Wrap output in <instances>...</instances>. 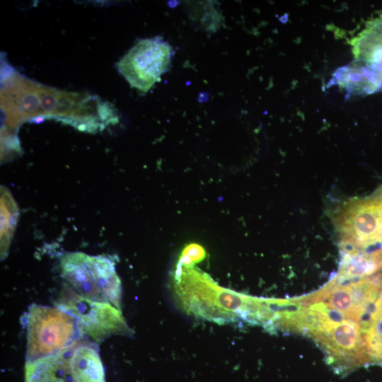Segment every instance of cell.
<instances>
[{
    "instance_id": "cell-1",
    "label": "cell",
    "mask_w": 382,
    "mask_h": 382,
    "mask_svg": "<svg viewBox=\"0 0 382 382\" xmlns=\"http://www.w3.org/2000/svg\"><path fill=\"white\" fill-rule=\"evenodd\" d=\"M177 283L175 293L190 314L217 322L240 318L259 324L261 320L264 299L223 289L208 279L193 284Z\"/></svg>"
},
{
    "instance_id": "cell-2",
    "label": "cell",
    "mask_w": 382,
    "mask_h": 382,
    "mask_svg": "<svg viewBox=\"0 0 382 382\" xmlns=\"http://www.w3.org/2000/svg\"><path fill=\"white\" fill-rule=\"evenodd\" d=\"M25 382H105L98 347L79 339L52 356L26 362Z\"/></svg>"
},
{
    "instance_id": "cell-3",
    "label": "cell",
    "mask_w": 382,
    "mask_h": 382,
    "mask_svg": "<svg viewBox=\"0 0 382 382\" xmlns=\"http://www.w3.org/2000/svg\"><path fill=\"white\" fill-rule=\"evenodd\" d=\"M59 267L65 284L78 294L121 310V282L112 260L105 255L69 253L62 257Z\"/></svg>"
},
{
    "instance_id": "cell-4",
    "label": "cell",
    "mask_w": 382,
    "mask_h": 382,
    "mask_svg": "<svg viewBox=\"0 0 382 382\" xmlns=\"http://www.w3.org/2000/svg\"><path fill=\"white\" fill-rule=\"evenodd\" d=\"M26 325V362L52 356L82 335L75 318L57 306L30 305Z\"/></svg>"
},
{
    "instance_id": "cell-5",
    "label": "cell",
    "mask_w": 382,
    "mask_h": 382,
    "mask_svg": "<svg viewBox=\"0 0 382 382\" xmlns=\"http://www.w3.org/2000/svg\"><path fill=\"white\" fill-rule=\"evenodd\" d=\"M334 224L341 253L382 242V187L344 203L335 213Z\"/></svg>"
},
{
    "instance_id": "cell-6",
    "label": "cell",
    "mask_w": 382,
    "mask_h": 382,
    "mask_svg": "<svg viewBox=\"0 0 382 382\" xmlns=\"http://www.w3.org/2000/svg\"><path fill=\"white\" fill-rule=\"evenodd\" d=\"M55 303L75 318L82 335H86L96 342L113 335L132 334L121 310L110 303L83 297L66 284Z\"/></svg>"
},
{
    "instance_id": "cell-7",
    "label": "cell",
    "mask_w": 382,
    "mask_h": 382,
    "mask_svg": "<svg viewBox=\"0 0 382 382\" xmlns=\"http://www.w3.org/2000/svg\"><path fill=\"white\" fill-rule=\"evenodd\" d=\"M173 50L160 38L137 42L117 62L119 72L132 87L147 92L168 69Z\"/></svg>"
},
{
    "instance_id": "cell-8",
    "label": "cell",
    "mask_w": 382,
    "mask_h": 382,
    "mask_svg": "<svg viewBox=\"0 0 382 382\" xmlns=\"http://www.w3.org/2000/svg\"><path fill=\"white\" fill-rule=\"evenodd\" d=\"M382 271V248L371 252L356 250L342 254L339 280H359Z\"/></svg>"
},
{
    "instance_id": "cell-9",
    "label": "cell",
    "mask_w": 382,
    "mask_h": 382,
    "mask_svg": "<svg viewBox=\"0 0 382 382\" xmlns=\"http://www.w3.org/2000/svg\"><path fill=\"white\" fill-rule=\"evenodd\" d=\"M355 57L366 62L382 60V14L370 21L364 30L353 40Z\"/></svg>"
},
{
    "instance_id": "cell-10",
    "label": "cell",
    "mask_w": 382,
    "mask_h": 382,
    "mask_svg": "<svg viewBox=\"0 0 382 382\" xmlns=\"http://www.w3.org/2000/svg\"><path fill=\"white\" fill-rule=\"evenodd\" d=\"M1 257L4 259L17 225L19 210L10 191L5 187H1Z\"/></svg>"
}]
</instances>
